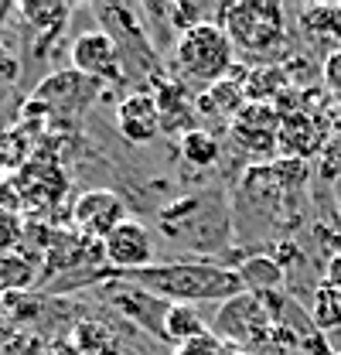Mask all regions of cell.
Returning a JSON list of instances; mask_svg holds the SVG:
<instances>
[{
	"mask_svg": "<svg viewBox=\"0 0 341 355\" xmlns=\"http://www.w3.org/2000/svg\"><path fill=\"white\" fill-rule=\"evenodd\" d=\"M123 277L168 304H195V308L205 301L225 304L246 291L236 266H222L212 260H168Z\"/></svg>",
	"mask_w": 341,
	"mask_h": 355,
	"instance_id": "1",
	"label": "cell"
},
{
	"mask_svg": "<svg viewBox=\"0 0 341 355\" xmlns=\"http://www.w3.org/2000/svg\"><path fill=\"white\" fill-rule=\"evenodd\" d=\"M212 17L229 35L239 62L280 65V58L290 44L283 3H277V0H232V3H218Z\"/></svg>",
	"mask_w": 341,
	"mask_h": 355,
	"instance_id": "2",
	"label": "cell"
},
{
	"mask_svg": "<svg viewBox=\"0 0 341 355\" xmlns=\"http://www.w3.org/2000/svg\"><path fill=\"white\" fill-rule=\"evenodd\" d=\"M236 62H239V55L229 42V35L212 17V21H202L191 31L174 38L168 55V79L191 89L195 96H202L205 89L229 79Z\"/></svg>",
	"mask_w": 341,
	"mask_h": 355,
	"instance_id": "3",
	"label": "cell"
},
{
	"mask_svg": "<svg viewBox=\"0 0 341 355\" xmlns=\"http://www.w3.org/2000/svg\"><path fill=\"white\" fill-rule=\"evenodd\" d=\"M99 28L116 42L120 55H123V69L130 72H143L154 86L161 79H168V62L157 58L150 31L143 28V10L133 3H96L92 7Z\"/></svg>",
	"mask_w": 341,
	"mask_h": 355,
	"instance_id": "4",
	"label": "cell"
},
{
	"mask_svg": "<svg viewBox=\"0 0 341 355\" xmlns=\"http://www.w3.org/2000/svg\"><path fill=\"white\" fill-rule=\"evenodd\" d=\"M277 318L266 304L263 294L243 291L239 297L218 304V314L212 321V335L225 345H239V349H266L273 338Z\"/></svg>",
	"mask_w": 341,
	"mask_h": 355,
	"instance_id": "5",
	"label": "cell"
},
{
	"mask_svg": "<svg viewBox=\"0 0 341 355\" xmlns=\"http://www.w3.org/2000/svg\"><path fill=\"white\" fill-rule=\"evenodd\" d=\"M31 99L48 110L51 123H76L99 99V83H92L89 76L76 72V69H58L35 86Z\"/></svg>",
	"mask_w": 341,
	"mask_h": 355,
	"instance_id": "6",
	"label": "cell"
},
{
	"mask_svg": "<svg viewBox=\"0 0 341 355\" xmlns=\"http://www.w3.org/2000/svg\"><path fill=\"white\" fill-rule=\"evenodd\" d=\"M99 297L116 311L130 328L150 331L157 342H168V335H164V321H168V311H170L168 301H161L150 291L130 284L127 277H113V280L99 284Z\"/></svg>",
	"mask_w": 341,
	"mask_h": 355,
	"instance_id": "7",
	"label": "cell"
},
{
	"mask_svg": "<svg viewBox=\"0 0 341 355\" xmlns=\"http://www.w3.org/2000/svg\"><path fill=\"white\" fill-rule=\"evenodd\" d=\"M280 123L283 116L273 106L263 103H246L236 120L229 123V137L236 144V150H243L256 164H270L273 154H280Z\"/></svg>",
	"mask_w": 341,
	"mask_h": 355,
	"instance_id": "8",
	"label": "cell"
},
{
	"mask_svg": "<svg viewBox=\"0 0 341 355\" xmlns=\"http://www.w3.org/2000/svg\"><path fill=\"white\" fill-rule=\"evenodd\" d=\"M69 55H72V69L89 76L99 86H123L127 83L123 55L103 28H89L82 35H76Z\"/></svg>",
	"mask_w": 341,
	"mask_h": 355,
	"instance_id": "9",
	"label": "cell"
},
{
	"mask_svg": "<svg viewBox=\"0 0 341 355\" xmlns=\"http://www.w3.org/2000/svg\"><path fill=\"white\" fill-rule=\"evenodd\" d=\"M103 257H106L110 270H116L123 277V273H140L157 263V246L143 222L127 219L103 239Z\"/></svg>",
	"mask_w": 341,
	"mask_h": 355,
	"instance_id": "10",
	"label": "cell"
},
{
	"mask_svg": "<svg viewBox=\"0 0 341 355\" xmlns=\"http://www.w3.org/2000/svg\"><path fill=\"white\" fill-rule=\"evenodd\" d=\"M120 222H127V202L113 188H89L72 205V225L89 239H106Z\"/></svg>",
	"mask_w": 341,
	"mask_h": 355,
	"instance_id": "11",
	"label": "cell"
},
{
	"mask_svg": "<svg viewBox=\"0 0 341 355\" xmlns=\"http://www.w3.org/2000/svg\"><path fill=\"white\" fill-rule=\"evenodd\" d=\"M328 144H331V130L321 113L297 110V113L283 116V123H280V154L283 157L314 161V157H321V150Z\"/></svg>",
	"mask_w": 341,
	"mask_h": 355,
	"instance_id": "12",
	"label": "cell"
},
{
	"mask_svg": "<svg viewBox=\"0 0 341 355\" xmlns=\"http://www.w3.org/2000/svg\"><path fill=\"white\" fill-rule=\"evenodd\" d=\"M116 130L133 147H147V144H154L164 133L161 130V110H157L154 92L137 89V92H130V96H123L116 103Z\"/></svg>",
	"mask_w": 341,
	"mask_h": 355,
	"instance_id": "13",
	"label": "cell"
},
{
	"mask_svg": "<svg viewBox=\"0 0 341 355\" xmlns=\"http://www.w3.org/2000/svg\"><path fill=\"white\" fill-rule=\"evenodd\" d=\"M154 99H157V110H161V130L170 137H184V133L198 130L202 120H198V106H195V92L184 89L174 79H161L154 86Z\"/></svg>",
	"mask_w": 341,
	"mask_h": 355,
	"instance_id": "14",
	"label": "cell"
},
{
	"mask_svg": "<svg viewBox=\"0 0 341 355\" xmlns=\"http://www.w3.org/2000/svg\"><path fill=\"white\" fill-rule=\"evenodd\" d=\"M300 35L324 51V58L341 48V7L338 3H307L297 14Z\"/></svg>",
	"mask_w": 341,
	"mask_h": 355,
	"instance_id": "15",
	"label": "cell"
},
{
	"mask_svg": "<svg viewBox=\"0 0 341 355\" xmlns=\"http://www.w3.org/2000/svg\"><path fill=\"white\" fill-rule=\"evenodd\" d=\"M195 106H198V120H218V123H232L236 113L246 106V92L239 79H222L218 86L205 89L202 96H195Z\"/></svg>",
	"mask_w": 341,
	"mask_h": 355,
	"instance_id": "16",
	"label": "cell"
},
{
	"mask_svg": "<svg viewBox=\"0 0 341 355\" xmlns=\"http://www.w3.org/2000/svg\"><path fill=\"white\" fill-rule=\"evenodd\" d=\"M17 14H21L35 31H42L44 42H51V38H58L62 28L69 24L72 7L62 3V0H21V3H17Z\"/></svg>",
	"mask_w": 341,
	"mask_h": 355,
	"instance_id": "17",
	"label": "cell"
},
{
	"mask_svg": "<svg viewBox=\"0 0 341 355\" xmlns=\"http://www.w3.org/2000/svg\"><path fill=\"white\" fill-rule=\"evenodd\" d=\"M177 157L188 164V168H198V171H209L222 161V140L218 133L209 127H198V130L177 137Z\"/></svg>",
	"mask_w": 341,
	"mask_h": 355,
	"instance_id": "18",
	"label": "cell"
},
{
	"mask_svg": "<svg viewBox=\"0 0 341 355\" xmlns=\"http://www.w3.org/2000/svg\"><path fill=\"white\" fill-rule=\"evenodd\" d=\"M236 270H239V280H243V287H246L250 294L280 291V284H283V277H287L283 266L277 263L270 253H253V257H246Z\"/></svg>",
	"mask_w": 341,
	"mask_h": 355,
	"instance_id": "19",
	"label": "cell"
},
{
	"mask_svg": "<svg viewBox=\"0 0 341 355\" xmlns=\"http://www.w3.org/2000/svg\"><path fill=\"white\" fill-rule=\"evenodd\" d=\"M307 314H311V321H314V328H317L321 335H335V331H341V291L321 280V284L311 291Z\"/></svg>",
	"mask_w": 341,
	"mask_h": 355,
	"instance_id": "20",
	"label": "cell"
},
{
	"mask_svg": "<svg viewBox=\"0 0 341 355\" xmlns=\"http://www.w3.org/2000/svg\"><path fill=\"white\" fill-rule=\"evenodd\" d=\"M212 328H205V318L195 304H170L168 321H164V335H168V345H188L202 335H209Z\"/></svg>",
	"mask_w": 341,
	"mask_h": 355,
	"instance_id": "21",
	"label": "cell"
},
{
	"mask_svg": "<svg viewBox=\"0 0 341 355\" xmlns=\"http://www.w3.org/2000/svg\"><path fill=\"white\" fill-rule=\"evenodd\" d=\"M31 284H38L35 260H28L21 253H3L0 257V291H28Z\"/></svg>",
	"mask_w": 341,
	"mask_h": 355,
	"instance_id": "22",
	"label": "cell"
},
{
	"mask_svg": "<svg viewBox=\"0 0 341 355\" xmlns=\"http://www.w3.org/2000/svg\"><path fill=\"white\" fill-rule=\"evenodd\" d=\"M28 236V222L21 219L17 212H0V257L14 253Z\"/></svg>",
	"mask_w": 341,
	"mask_h": 355,
	"instance_id": "23",
	"label": "cell"
},
{
	"mask_svg": "<svg viewBox=\"0 0 341 355\" xmlns=\"http://www.w3.org/2000/svg\"><path fill=\"white\" fill-rule=\"evenodd\" d=\"M321 79H324L328 96H331V99L341 106V48H338V51H331V55L321 62Z\"/></svg>",
	"mask_w": 341,
	"mask_h": 355,
	"instance_id": "24",
	"label": "cell"
},
{
	"mask_svg": "<svg viewBox=\"0 0 341 355\" xmlns=\"http://www.w3.org/2000/svg\"><path fill=\"white\" fill-rule=\"evenodd\" d=\"M17 76H21V62H17V55L10 51V44L0 42V83L14 86V83H17Z\"/></svg>",
	"mask_w": 341,
	"mask_h": 355,
	"instance_id": "25",
	"label": "cell"
},
{
	"mask_svg": "<svg viewBox=\"0 0 341 355\" xmlns=\"http://www.w3.org/2000/svg\"><path fill=\"white\" fill-rule=\"evenodd\" d=\"M324 284H331V287H338L341 291V250L338 253H331L328 263H324Z\"/></svg>",
	"mask_w": 341,
	"mask_h": 355,
	"instance_id": "26",
	"label": "cell"
},
{
	"mask_svg": "<svg viewBox=\"0 0 341 355\" xmlns=\"http://www.w3.org/2000/svg\"><path fill=\"white\" fill-rule=\"evenodd\" d=\"M335 355H341V349H338V352H335Z\"/></svg>",
	"mask_w": 341,
	"mask_h": 355,
	"instance_id": "27",
	"label": "cell"
}]
</instances>
